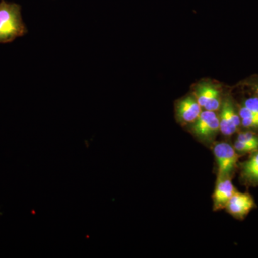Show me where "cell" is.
I'll return each instance as SVG.
<instances>
[{"instance_id": "obj_4", "label": "cell", "mask_w": 258, "mask_h": 258, "mask_svg": "<svg viewBox=\"0 0 258 258\" xmlns=\"http://www.w3.org/2000/svg\"><path fill=\"white\" fill-rule=\"evenodd\" d=\"M220 131L225 136H232L241 125L239 113L236 111L233 102L227 98L221 106L220 115Z\"/></svg>"}, {"instance_id": "obj_7", "label": "cell", "mask_w": 258, "mask_h": 258, "mask_svg": "<svg viewBox=\"0 0 258 258\" xmlns=\"http://www.w3.org/2000/svg\"><path fill=\"white\" fill-rule=\"evenodd\" d=\"M201 106L196 98L188 96L178 102L176 105V113L178 118L184 123H194L201 113Z\"/></svg>"}, {"instance_id": "obj_5", "label": "cell", "mask_w": 258, "mask_h": 258, "mask_svg": "<svg viewBox=\"0 0 258 258\" xmlns=\"http://www.w3.org/2000/svg\"><path fill=\"white\" fill-rule=\"evenodd\" d=\"M254 201L248 193L236 191L229 200L226 209L232 216L237 219H243L254 208Z\"/></svg>"}, {"instance_id": "obj_13", "label": "cell", "mask_w": 258, "mask_h": 258, "mask_svg": "<svg viewBox=\"0 0 258 258\" xmlns=\"http://www.w3.org/2000/svg\"><path fill=\"white\" fill-rule=\"evenodd\" d=\"M243 106L258 114V98L257 96L250 97L244 100Z\"/></svg>"}, {"instance_id": "obj_12", "label": "cell", "mask_w": 258, "mask_h": 258, "mask_svg": "<svg viewBox=\"0 0 258 258\" xmlns=\"http://www.w3.org/2000/svg\"><path fill=\"white\" fill-rule=\"evenodd\" d=\"M237 140L246 142V143L254 144V145L258 147V135L254 132H250V131L240 132L238 134Z\"/></svg>"}, {"instance_id": "obj_3", "label": "cell", "mask_w": 258, "mask_h": 258, "mask_svg": "<svg viewBox=\"0 0 258 258\" xmlns=\"http://www.w3.org/2000/svg\"><path fill=\"white\" fill-rule=\"evenodd\" d=\"M220 131V118L215 112L202 111L194 122L192 132L196 137L204 141H210Z\"/></svg>"}, {"instance_id": "obj_9", "label": "cell", "mask_w": 258, "mask_h": 258, "mask_svg": "<svg viewBox=\"0 0 258 258\" xmlns=\"http://www.w3.org/2000/svg\"><path fill=\"white\" fill-rule=\"evenodd\" d=\"M219 93H220L219 90L210 83H203L197 88L195 98L201 108H205V107L210 103Z\"/></svg>"}, {"instance_id": "obj_1", "label": "cell", "mask_w": 258, "mask_h": 258, "mask_svg": "<svg viewBox=\"0 0 258 258\" xmlns=\"http://www.w3.org/2000/svg\"><path fill=\"white\" fill-rule=\"evenodd\" d=\"M28 32L22 17L21 7L5 0L0 2V43L13 42Z\"/></svg>"}, {"instance_id": "obj_6", "label": "cell", "mask_w": 258, "mask_h": 258, "mask_svg": "<svg viewBox=\"0 0 258 258\" xmlns=\"http://www.w3.org/2000/svg\"><path fill=\"white\" fill-rule=\"evenodd\" d=\"M236 191L237 190L230 177L217 178L216 187L213 195L214 209L220 210L225 208Z\"/></svg>"}, {"instance_id": "obj_8", "label": "cell", "mask_w": 258, "mask_h": 258, "mask_svg": "<svg viewBox=\"0 0 258 258\" xmlns=\"http://www.w3.org/2000/svg\"><path fill=\"white\" fill-rule=\"evenodd\" d=\"M240 176L248 186L258 185V150L251 153L247 160L240 164Z\"/></svg>"}, {"instance_id": "obj_10", "label": "cell", "mask_w": 258, "mask_h": 258, "mask_svg": "<svg viewBox=\"0 0 258 258\" xmlns=\"http://www.w3.org/2000/svg\"><path fill=\"white\" fill-rule=\"evenodd\" d=\"M241 119V125L244 128L258 129V114L242 106L238 111Z\"/></svg>"}, {"instance_id": "obj_2", "label": "cell", "mask_w": 258, "mask_h": 258, "mask_svg": "<svg viewBox=\"0 0 258 258\" xmlns=\"http://www.w3.org/2000/svg\"><path fill=\"white\" fill-rule=\"evenodd\" d=\"M214 154L218 166L217 178L230 177L237 166L240 154L233 146L225 142L215 144Z\"/></svg>"}, {"instance_id": "obj_14", "label": "cell", "mask_w": 258, "mask_h": 258, "mask_svg": "<svg viewBox=\"0 0 258 258\" xmlns=\"http://www.w3.org/2000/svg\"><path fill=\"white\" fill-rule=\"evenodd\" d=\"M252 87H253L254 93H256V96H257L258 98V80L253 83V86H252Z\"/></svg>"}, {"instance_id": "obj_11", "label": "cell", "mask_w": 258, "mask_h": 258, "mask_svg": "<svg viewBox=\"0 0 258 258\" xmlns=\"http://www.w3.org/2000/svg\"><path fill=\"white\" fill-rule=\"evenodd\" d=\"M236 152L238 154H247V153H252L258 150L257 146L246 143V142H241V141L236 140L233 146Z\"/></svg>"}]
</instances>
